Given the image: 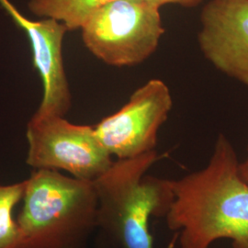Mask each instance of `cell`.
I'll use <instances>...</instances> for the list:
<instances>
[{
    "instance_id": "obj_8",
    "label": "cell",
    "mask_w": 248,
    "mask_h": 248,
    "mask_svg": "<svg viewBox=\"0 0 248 248\" xmlns=\"http://www.w3.org/2000/svg\"><path fill=\"white\" fill-rule=\"evenodd\" d=\"M0 5L26 32L32 51L33 65L44 85L43 100L33 116L64 117L72 105L62 58V42L68 29L53 18L31 20L26 18L9 0H0Z\"/></svg>"
},
{
    "instance_id": "obj_3",
    "label": "cell",
    "mask_w": 248,
    "mask_h": 248,
    "mask_svg": "<svg viewBox=\"0 0 248 248\" xmlns=\"http://www.w3.org/2000/svg\"><path fill=\"white\" fill-rule=\"evenodd\" d=\"M17 218L20 248H88L97 231L94 183L60 171L35 169L26 179Z\"/></svg>"
},
{
    "instance_id": "obj_10",
    "label": "cell",
    "mask_w": 248,
    "mask_h": 248,
    "mask_svg": "<svg viewBox=\"0 0 248 248\" xmlns=\"http://www.w3.org/2000/svg\"><path fill=\"white\" fill-rule=\"evenodd\" d=\"M26 180L0 185V248H21V233L14 210L23 199Z\"/></svg>"
},
{
    "instance_id": "obj_1",
    "label": "cell",
    "mask_w": 248,
    "mask_h": 248,
    "mask_svg": "<svg viewBox=\"0 0 248 248\" xmlns=\"http://www.w3.org/2000/svg\"><path fill=\"white\" fill-rule=\"evenodd\" d=\"M230 140L219 133L204 169L171 180L174 199L165 219L179 231V248H210L220 239L248 248V184Z\"/></svg>"
},
{
    "instance_id": "obj_4",
    "label": "cell",
    "mask_w": 248,
    "mask_h": 248,
    "mask_svg": "<svg viewBox=\"0 0 248 248\" xmlns=\"http://www.w3.org/2000/svg\"><path fill=\"white\" fill-rule=\"evenodd\" d=\"M159 6L114 0L94 9L81 25L84 45L98 60L116 67L146 61L165 34Z\"/></svg>"
},
{
    "instance_id": "obj_6",
    "label": "cell",
    "mask_w": 248,
    "mask_h": 248,
    "mask_svg": "<svg viewBox=\"0 0 248 248\" xmlns=\"http://www.w3.org/2000/svg\"><path fill=\"white\" fill-rule=\"evenodd\" d=\"M173 106L168 85L154 78L136 89L120 110L95 127L107 152L118 159L133 158L155 150L157 134Z\"/></svg>"
},
{
    "instance_id": "obj_9",
    "label": "cell",
    "mask_w": 248,
    "mask_h": 248,
    "mask_svg": "<svg viewBox=\"0 0 248 248\" xmlns=\"http://www.w3.org/2000/svg\"><path fill=\"white\" fill-rule=\"evenodd\" d=\"M114 0H30L29 9L41 18L56 19L63 23L68 31H75L81 25L89 14L99 6ZM159 7L165 5H178L183 8H196L204 0H142Z\"/></svg>"
},
{
    "instance_id": "obj_2",
    "label": "cell",
    "mask_w": 248,
    "mask_h": 248,
    "mask_svg": "<svg viewBox=\"0 0 248 248\" xmlns=\"http://www.w3.org/2000/svg\"><path fill=\"white\" fill-rule=\"evenodd\" d=\"M161 158L155 150L114 161L93 181L97 199V231L113 248H155L151 218H165L173 202L171 180L147 176Z\"/></svg>"
},
{
    "instance_id": "obj_7",
    "label": "cell",
    "mask_w": 248,
    "mask_h": 248,
    "mask_svg": "<svg viewBox=\"0 0 248 248\" xmlns=\"http://www.w3.org/2000/svg\"><path fill=\"white\" fill-rule=\"evenodd\" d=\"M200 20L198 44L206 60L248 87V0H210Z\"/></svg>"
},
{
    "instance_id": "obj_5",
    "label": "cell",
    "mask_w": 248,
    "mask_h": 248,
    "mask_svg": "<svg viewBox=\"0 0 248 248\" xmlns=\"http://www.w3.org/2000/svg\"><path fill=\"white\" fill-rule=\"evenodd\" d=\"M26 136V163L34 169L62 170L71 177L93 182L114 162L94 127L71 124L62 116H32Z\"/></svg>"
},
{
    "instance_id": "obj_11",
    "label": "cell",
    "mask_w": 248,
    "mask_h": 248,
    "mask_svg": "<svg viewBox=\"0 0 248 248\" xmlns=\"http://www.w3.org/2000/svg\"><path fill=\"white\" fill-rule=\"evenodd\" d=\"M238 169H239L240 177L246 183L248 184V139L246 156L242 162H239Z\"/></svg>"
}]
</instances>
